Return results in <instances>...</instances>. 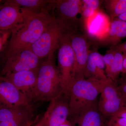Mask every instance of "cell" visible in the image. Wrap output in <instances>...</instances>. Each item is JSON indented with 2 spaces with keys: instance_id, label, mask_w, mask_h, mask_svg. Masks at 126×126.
<instances>
[{
  "instance_id": "7",
  "label": "cell",
  "mask_w": 126,
  "mask_h": 126,
  "mask_svg": "<svg viewBox=\"0 0 126 126\" xmlns=\"http://www.w3.org/2000/svg\"><path fill=\"white\" fill-rule=\"evenodd\" d=\"M4 59L1 76L21 71L38 70L42 63V59L30 48L20 50Z\"/></svg>"
},
{
  "instance_id": "18",
  "label": "cell",
  "mask_w": 126,
  "mask_h": 126,
  "mask_svg": "<svg viewBox=\"0 0 126 126\" xmlns=\"http://www.w3.org/2000/svg\"><path fill=\"white\" fill-rule=\"evenodd\" d=\"M32 106L9 107L0 105V123L33 111Z\"/></svg>"
},
{
  "instance_id": "5",
  "label": "cell",
  "mask_w": 126,
  "mask_h": 126,
  "mask_svg": "<svg viewBox=\"0 0 126 126\" xmlns=\"http://www.w3.org/2000/svg\"><path fill=\"white\" fill-rule=\"evenodd\" d=\"M58 53V64L63 94L69 98V92L73 81L75 56L69 38L61 39Z\"/></svg>"
},
{
  "instance_id": "24",
  "label": "cell",
  "mask_w": 126,
  "mask_h": 126,
  "mask_svg": "<svg viewBox=\"0 0 126 126\" xmlns=\"http://www.w3.org/2000/svg\"><path fill=\"white\" fill-rule=\"evenodd\" d=\"M11 35L10 31H3L0 30V53L4 51L7 46L9 37Z\"/></svg>"
},
{
  "instance_id": "9",
  "label": "cell",
  "mask_w": 126,
  "mask_h": 126,
  "mask_svg": "<svg viewBox=\"0 0 126 126\" xmlns=\"http://www.w3.org/2000/svg\"><path fill=\"white\" fill-rule=\"evenodd\" d=\"M69 39L75 56L73 81L85 79L88 56L90 53L88 41L84 35L79 33L78 31L72 34Z\"/></svg>"
},
{
  "instance_id": "25",
  "label": "cell",
  "mask_w": 126,
  "mask_h": 126,
  "mask_svg": "<svg viewBox=\"0 0 126 126\" xmlns=\"http://www.w3.org/2000/svg\"><path fill=\"white\" fill-rule=\"evenodd\" d=\"M126 37V22L124 21L121 20L119 29L114 41L113 47H114V46L116 45L121 40Z\"/></svg>"
},
{
  "instance_id": "8",
  "label": "cell",
  "mask_w": 126,
  "mask_h": 126,
  "mask_svg": "<svg viewBox=\"0 0 126 126\" xmlns=\"http://www.w3.org/2000/svg\"><path fill=\"white\" fill-rule=\"evenodd\" d=\"M61 39L60 30L55 17L39 38L29 48L40 59H46L59 48Z\"/></svg>"
},
{
  "instance_id": "16",
  "label": "cell",
  "mask_w": 126,
  "mask_h": 126,
  "mask_svg": "<svg viewBox=\"0 0 126 126\" xmlns=\"http://www.w3.org/2000/svg\"><path fill=\"white\" fill-rule=\"evenodd\" d=\"M102 114L96 103L78 117L70 121L77 126H103Z\"/></svg>"
},
{
  "instance_id": "4",
  "label": "cell",
  "mask_w": 126,
  "mask_h": 126,
  "mask_svg": "<svg viewBox=\"0 0 126 126\" xmlns=\"http://www.w3.org/2000/svg\"><path fill=\"white\" fill-rule=\"evenodd\" d=\"M54 7L56 9V18L61 38H69L78 30L79 19L77 16L81 12V0H54Z\"/></svg>"
},
{
  "instance_id": "33",
  "label": "cell",
  "mask_w": 126,
  "mask_h": 126,
  "mask_svg": "<svg viewBox=\"0 0 126 126\" xmlns=\"http://www.w3.org/2000/svg\"><path fill=\"white\" fill-rule=\"evenodd\" d=\"M59 126H74L70 121L68 119L63 124Z\"/></svg>"
},
{
  "instance_id": "2",
  "label": "cell",
  "mask_w": 126,
  "mask_h": 126,
  "mask_svg": "<svg viewBox=\"0 0 126 126\" xmlns=\"http://www.w3.org/2000/svg\"><path fill=\"white\" fill-rule=\"evenodd\" d=\"M54 52L51 53L39 67L36 85L29 98L31 104L33 102L50 101L63 94Z\"/></svg>"
},
{
  "instance_id": "34",
  "label": "cell",
  "mask_w": 126,
  "mask_h": 126,
  "mask_svg": "<svg viewBox=\"0 0 126 126\" xmlns=\"http://www.w3.org/2000/svg\"><path fill=\"white\" fill-rule=\"evenodd\" d=\"M1 1H2L0 0V4L1 2Z\"/></svg>"
},
{
  "instance_id": "12",
  "label": "cell",
  "mask_w": 126,
  "mask_h": 126,
  "mask_svg": "<svg viewBox=\"0 0 126 126\" xmlns=\"http://www.w3.org/2000/svg\"><path fill=\"white\" fill-rule=\"evenodd\" d=\"M0 105L32 106L27 97L2 76L0 77Z\"/></svg>"
},
{
  "instance_id": "30",
  "label": "cell",
  "mask_w": 126,
  "mask_h": 126,
  "mask_svg": "<svg viewBox=\"0 0 126 126\" xmlns=\"http://www.w3.org/2000/svg\"><path fill=\"white\" fill-rule=\"evenodd\" d=\"M113 48L121 52L126 53V42L120 45L113 47Z\"/></svg>"
},
{
  "instance_id": "19",
  "label": "cell",
  "mask_w": 126,
  "mask_h": 126,
  "mask_svg": "<svg viewBox=\"0 0 126 126\" xmlns=\"http://www.w3.org/2000/svg\"><path fill=\"white\" fill-rule=\"evenodd\" d=\"M38 119L33 110L9 121L0 123V126H32L37 123Z\"/></svg>"
},
{
  "instance_id": "28",
  "label": "cell",
  "mask_w": 126,
  "mask_h": 126,
  "mask_svg": "<svg viewBox=\"0 0 126 126\" xmlns=\"http://www.w3.org/2000/svg\"><path fill=\"white\" fill-rule=\"evenodd\" d=\"M118 90L122 99L126 103V78L119 86H117Z\"/></svg>"
},
{
  "instance_id": "21",
  "label": "cell",
  "mask_w": 126,
  "mask_h": 126,
  "mask_svg": "<svg viewBox=\"0 0 126 126\" xmlns=\"http://www.w3.org/2000/svg\"><path fill=\"white\" fill-rule=\"evenodd\" d=\"M113 48L115 50L114 59L107 77L115 82L122 71L123 55L122 52Z\"/></svg>"
},
{
  "instance_id": "1",
  "label": "cell",
  "mask_w": 126,
  "mask_h": 126,
  "mask_svg": "<svg viewBox=\"0 0 126 126\" xmlns=\"http://www.w3.org/2000/svg\"><path fill=\"white\" fill-rule=\"evenodd\" d=\"M49 11L33 13L11 30V38L4 50L5 58L25 49L36 41L55 18Z\"/></svg>"
},
{
  "instance_id": "23",
  "label": "cell",
  "mask_w": 126,
  "mask_h": 126,
  "mask_svg": "<svg viewBox=\"0 0 126 126\" xmlns=\"http://www.w3.org/2000/svg\"><path fill=\"white\" fill-rule=\"evenodd\" d=\"M115 50L113 48L107 51V53L103 56L105 64V72L106 75L109 73L111 65L112 64L114 57Z\"/></svg>"
},
{
  "instance_id": "17",
  "label": "cell",
  "mask_w": 126,
  "mask_h": 126,
  "mask_svg": "<svg viewBox=\"0 0 126 126\" xmlns=\"http://www.w3.org/2000/svg\"><path fill=\"white\" fill-rule=\"evenodd\" d=\"M10 2L20 7L26 8L36 13L49 10L53 6V0H10Z\"/></svg>"
},
{
  "instance_id": "14",
  "label": "cell",
  "mask_w": 126,
  "mask_h": 126,
  "mask_svg": "<svg viewBox=\"0 0 126 126\" xmlns=\"http://www.w3.org/2000/svg\"><path fill=\"white\" fill-rule=\"evenodd\" d=\"M105 80L108 78L105 72L103 56L96 51L90 52L87 62L85 78Z\"/></svg>"
},
{
  "instance_id": "6",
  "label": "cell",
  "mask_w": 126,
  "mask_h": 126,
  "mask_svg": "<svg viewBox=\"0 0 126 126\" xmlns=\"http://www.w3.org/2000/svg\"><path fill=\"white\" fill-rule=\"evenodd\" d=\"M101 92L98 107L102 115L110 117L116 115L125 105L116 83L110 79L100 80Z\"/></svg>"
},
{
  "instance_id": "20",
  "label": "cell",
  "mask_w": 126,
  "mask_h": 126,
  "mask_svg": "<svg viewBox=\"0 0 126 126\" xmlns=\"http://www.w3.org/2000/svg\"><path fill=\"white\" fill-rule=\"evenodd\" d=\"M104 2L111 21L126 11V0H107Z\"/></svg>"
},
{
  "instance_id": "29",
  "label": "cell",
  "mask_w": 126,
  "mask_h": 126,
  "mask_svg": "<svg viewBox=\"0 0 126 126\" xmlns=\"http://www.w3.org/2000/svg\"><path fill=\"white\" fill-rule=\"evenodd\" d=\"M114 116L126 119V103L124 107Z\"/></svg>"
},
{
  "instance_id": "10",
  "label": "cell",
  "mask_w": 126,
  "mask_h": 126,
  "mask_svg": "<svg viewBox=\"0 0 126 126\" xmlns=\"http://www.w3.org/2000/svg\"><path fill=\"white\" fill-rule=\"evenodd\" d=\"M33 13L35 12L7 0L0 5V30L11 31Z\"/></svg>"
},
{
  "instance_id": "27",
  "label": "cell",
  "mask_w": 126,
  "mask_h": 126,
  "mask_svg": "<svg viewBox=\"0 0 126 126\" xmlns=\"http://www.w3.org/2000/svg\"><path fill=\"white\" fill-rule=\"evenodd\" d=\"M83 5L87 6L95 10H97L100 4L101 1L98 0H82Z\"/></svg>"
},
{
  "instance_id": "15",
  "label": "cell",
  "mask_w": 126,
  "mask_h": 126,
  "mask_svg": "<svg viewBox=\"0 0 126 126\" xmlns=\"http://www.w3.org/2000/svg\"><path fill=\"white\" fill-rule=\"evenodd\" d=\"M89 33L103 39L108 33L110 25L106 15L98 10L85 21Z\"/></svg>"
},
{
  "instance_id": "3",
  "label": "cell",
  "mask_w": 126,
  "mask_h": 126,
  "mask_svg": "<svg viewBox=\"0 0 126 126\" xmlns=\"http://www.w3.org/2000/svg\"><path fill=\"white\" fill-rule=\"evenodd\" d=\"M100 80L83 79L73 81L69 92V121H72L96 103L101 92Z\"/></svg>"
},
{
  "instance_id": "26",
  "label": "cell",
  "mask_w": 126,
  "mask_h": 126,
  "mask_svg": "<svg viewBox=\"0 0 126 126\" xmlns=\"http://www.w3.org/2000/svg\"><path fill=\"white\" fill-rule=\"evenodd\" d=\"M107 126H126V119L112 116L108 122Z\"/></svg>"
},
{
  "instance_id": "22",
  "label": "cell",
  "mask_w": 126,
  "mask_h": 126,
  "mask_svg": "<svg viewBox=\"0 0 126 126\" xmlns=\"http://www.w3.org/2000/svg\"><path fill=\"white\" fill-rule=\"evenodd\" d=\"M121 21V20L118 18H115L111 21L108 33L106 37L102 40L106 43L112 45V48L113 47L114 41L117 34Z\"/></svg>"
},
{
  "instance_id": "35",
  "label": "cell",
  "mask_w": 126,
  "mask_h": 126,
  "mask_svg": "<svg viewBox=\"0 0 126 126\" xmlns=\"http://www.w3.org/2000/svg\"></svg>"
},
{
  "instance_id": "13",
  "label": "cell",
  "mask_w": 126,
  "mask_h": 126,
  "mask_svg": "<svg viewBox=\"0 0 126 126\" xmlns=\"http://www.w3.org/2000/svg\"><path fill=\"white\" fill-rule=\"evenodd\" d=\"M38 70H26L12 73L2 77L14 84L29 99L36 85L38 78Z\"/></svg>"
},
{
  "instance_id": "11",
  "label": "cell",
  "mask_w": 126,
  "mask_h": 126,
  "mask_svg": "<svg viewBox=\"0 0 126 126\" xmlns=\"http://www.w3.org/2000/svg\"><path fill=\"white\" fill-rule=\"evenodd\" d=\"M45 126H59L68 119L69 99L63 94L50 101L46 111Z\"/></svg>"
},
{
  "instance_id": "32",
  "label": "cell",
  "mask_w": 126,
  "mask_h": 126,
  "mask_svg": "<svg viewBox=\"0 0 126 126\" xmlns=\"http://www.w3.org/2000/svg\"><path fill=\"white\" fill-rule=\"evenodd\" d=\"M117 18L121 20L124 21L126 22V11H125L123 14L118 16Z\"/></svg>"
},
{
  "instance_id": "31",
  "label": "cell",
  "mask_w": 126,
  "mask_h": 126,
  "mask_svg": "<svg viewBox=\"0 0 126 126\" xmlns=\"http://www.w3.org/2000/svg\"><path fill=\"white\" fill-rule=\"evenodd\" d=\"M46 115L45 112L44 116L38 122L35 123L34 125L32 126H44L45 124L46 119Z\"/></svg>"
}]
</instances>
